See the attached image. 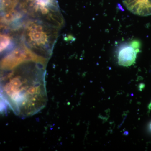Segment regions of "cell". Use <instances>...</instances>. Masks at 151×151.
<instances>
[{"mask_svg": "<svg viewBox=\"0 0 151 151\" xmlns=\"http://www.w3.org/2000/svg\"><path fill=\"white\" fill-rule=\"evenodd\" d=\"M45 65L24 63L9 75L1 86L3 96L16 115L27 118L38 113L46 105Z\"/></svg>", "mask_w": 151, "mask_h": 151, "instance_id": "cell-1", "label": "cell"}, {"mask_svg": "<svg viewBox=\"0 0 151 151\" xmlns=\"http://www.w3.org/2000/svg\"><path fill=\"white\" fill-rule=\"evenodd\" d=\"M58 28L39 19H30L25 24L23 42L32 51L48 59L57 37Z\"/></svg>", "mask_w": 151, "mask_h": 151, "instance_id": "cell-2", "label": "cell"}, {"mask_svg": "<svg viewBox=\"0 0 151 151\" xmlns=\"http://www.w3.org/2000/svg\"><path fill=\"white\" fill-rule=\"evenodd\" d=\"M124 3L132 13L141 16L151 15V0H124Z\"/></svg>", "mask_w": 151, "mask_h": 151, "instance_id": "cell-5", "label": "cell"}, {"mask_svg": "<svg viewBox=\"0 0 151 151\" xmlns=\"http://www.w3.org/2000/svg\"><path fill=\"white\" fill-rule=\"evenodd\" d=\"M14 44L9 36L0 34V53L3 52L12 50Z\"/></svg>", "mask_w": 151, "mask_h": 151, "instance_id": "cell-6", "label": "cell"}, {"mask_svg": "<svg viewBox=\"0 0 151 151\" xmlns=\"http://www.w3.org/2000/svg\"><path fill=\"white\" fill-rule=\"evenodd\" d=\"M48 60L32 51L22 42L1 60L0 61V69L12 70L24 63L29 62L36 63L46 65Z\"/></svg>", "mask_w": 151, "mask_h": 151, "instance_id": "cell-3", "label": "cell"}, {"mask_svg": "<svg viewBox=\"0 0 151 151\" xmlns=\"http://www.w3.org/2000/svg\"><path fill=\"white\" fill-rule=\"evenodd\" d=\"M8 106V103L4 97H0V114L6 113Z\"/></svg>", "mask_w": 151, "mask_h": 151, "instance_id": "cell-7", "label": "cell"}, {"mask_svg": "<svg viewBox=\"0 0 151 151\" xmlns=\"http://www.w3.org/2000/svg\"><path fill=\"white\" fill-rule=\"evenodd\" d=\"M0 97H4V96H3L2 89L1 86V84H0Z\"/></svg>", "mask_w": 151, "mask_h": 151, "instance_id": "cell-8", "label": "cell"}, {"mask_svg": "<svg viewBox=\"0 0 151 151\" xmlns=\"http://www.w3.org/2000/svg\"><path fill=\"white\" fill-rule=\"evenodd\" d=\"M140 43L134 40L121 44L118 48V63L119 65L128 67L135 63L139 51Z\"/></svg>", "mask_w": 151, "mask_h": 151, "instance_id": "cell-4", "label": "cell"}]
</instances>
